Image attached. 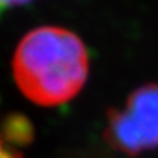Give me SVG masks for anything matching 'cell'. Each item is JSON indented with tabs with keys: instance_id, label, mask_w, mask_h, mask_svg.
<instances>
[{
	"instance_id": "277c9868",
	"label": "cell",
	"mask_w": 158,
	"mask_h": 158,
	"mask_svg": "<svg viewBox=\"0 0 158 158\" xmlns=\"http://www.w3.org/2000/svg\"><path fill=\"white\" fill-rule=\"evenodd\" d=\"M32 2V0H0V9H6V7H15V6H23Z\"/></svg>"
},
{
	"instance_id": "3957f363",
	"label": "cell",
	"mask_w": 158,
	"mask_h": 158,
	"mask_svg": "<svg viewBox=\"0 0 158 158\" xmlns=\"http://www.w3.org/2000/svg\"><path fill=\"white\" fill-rule=\"evenodd\" d=\"M19 147L21 145L12 138L5 120L3 127H0V158H22Z\"/></svg>"
},
{
	"instance_id": "7a4b0ae2",
	"label": "cell",
	"mask_w": 158,
	"mask_h": 158,
	"mask_svg": "<svg viewBox=\"0 0 158 158\" xmlns=\"http://www.w3.org/2000/svg\"><path fill=\"white\" fill-rule=\"evenodd\" d=\"M104 138L126 155H139L158 148V84L136 88L123 108L108 111Z\"/></svg>"
},
{
	"instance_id": "6da1fadb",
	"label": "cell",
	"mask_w": 158,
	"mask_h": 158,
	"mask_svg": "<svg viewBox=\"0 0 158 158\" xmlns=\"http://www.w3.org/2000/svg\"><path fill=\"white\" fill-rule=\"evenodd\" d=\"M13 78L29 101L54 107L70 101L84 88L89 63L78 35L60 27H38L19 41Z\"/></svg>"
}]
</instances>
